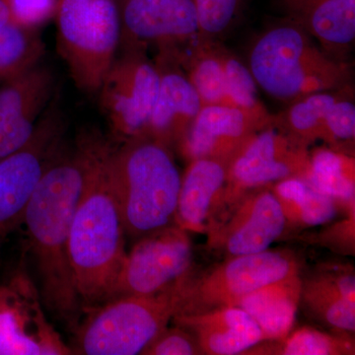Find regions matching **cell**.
Returning <instances> with one entry per match:
<instances>
[{"mask_svg": "<svg viewBox=\"0 0 355 355\" xmlns=\"http://www.w3.org/2000/svg\"><path fill=\"white\" fill-rule=\"evenodd\" d=\"M53 73L39 64L4 81L0 88V159L31 139L53 101Z\"/></svg>", "mask_w": 355, "mask_h": 355, "instance_id": "obj_14", "label": "cell"}, {"mask_svg": "<svg viewBox=\"0 0 355 355\" xmlns=\"http://www.w3.org/2000/svg\"><path fill=\"white\" fill-rule=\"evenodd\" d=\"M248 67L266 94L287 102L340 90L350 79L345 60L331 58L292 23L261 36L250 53Z\"/></svg>", "mask_w": 355, "mask_h": 355, "instance_id": "obj_4", "label": "cell"}, {"mask_svg": "<svg viewBox=\"0 0 355 355\" xmlns=\"http://www.w3.org/2000/svg\"><path fill=\"white\" fill-rule=\"evenodd\" d=\"M282 9L320 48L343 60L355 39V0H279Z\"/></svg>", "mask_w": 355, "mask_h": 355, "instance_id": "obj_19", "label": "cell"}, {"mask_svg": "<svg viewBox=\"0 0 355 355\" xmlns=\"http://www.w3.org/2000/svg\"><path fill=\"white\" fill-rule=\"evenodd\" d=\"M157 67L160 83L149 123L148 139L169 148L181 141L202 104L188 76L178 70Z\"/></svg>", "mask_w": 355, "mask_h": 355, "instance_id": "obj_20", "label": "cell"}, {"mask_svg": "<svg viewBox=\"0 0 355 355\" xmlns=\"http://www.w3.org/2000/svg\"><path fill=\"white\" fill-rule=\"evenodd\" d=\"M58 49L72 80L94 94L121 44L120 0H58Z\"/></svg>", "mask_w": 355, "mask_h": 355, "instance_id": "obj_5", "label": "cell"}, {"mask_svg": "<svg viewBox=\"0 0 355 355\" xmlns=\"http://www.w3.org/2000/svg\"><path fill=\"white\" fill-rule=\"evenodd\" d=\"M113 173L125 234L140 238L175 224L181 175L167 146L125 142L114 148Z\"/></svg>", "mask_w": 355, "mask_h": 355, "instance_id": "obj_3", "label": "cell"}, {"mask_svg": "<svg viewBox=\"0 0 355 355\" xmlns=\"http://www.w3.org/2000/svg\"><path fill=\"white\" fill-rule=\"evenodd\" d=\"M197 9L198 37L210 41L227 31L234 22L241 0H193Z\"/></svg>", "mask_w": 355, "mask_h": 355, "instance_id": "obj_30", "label": "cell"}, {"mask_svg": "<svg viewBox=\"0 0 355 355\" xmlns=\"http://www.w3.org/2000/svg\"><path fill=\"white\" fill-rule=\"evenodd\" d=\"M182 282L153 295L120 296L103 303L81 327L77 354H141L176 314Z\"/></svg>", "mask_w": 355, "mask_h": 355, "instance_id": "obj_6", "label": "cell"}, {"mask_svg": "<svg viewBox=\"0 0 355 355\" xmlns=\"http://www.w3.org/2000/svg\"><path fill=\"white\" fill-rule=\"evenodd\" d=\"M301 261L291 250L231 257L207 272L189 275L180 286L176 314H196L236 306L261 287L301 273ZM174 315V316H175Z\"/></svg>", "mask_w": 355, "mask_h": 355, "instance_id": "obj_7", "label": "cell"}, {"mask_svg": "<svg viewBox=\"0 0 355 355\" xmlns=\"http://www.w3.org/2000/svg\"><path fill=\"white\" fill-rule=\"evenodd\" d=\"M300 305L311 317L336 333L354 335L355 304L343 297L324 266L302 279Z\"/></svg>", "mask_w": 355, "mask_h": 355, "instance_id": "obj_23", "label": "cell"}, {"mask_svg": "<svg viewBox=\"0 0 355 355\" xmlns=\"http://www.w3.org/2000/svg\"><path fill=\"white\" fill-rule=\"evenodd\" d=\"M120 1H121V0H120Z\"/></svg>", "mask_w": 355, "mask_h": 355, "instance_id": "obj_35", "label": "cell"}, {"mask_svg": "<svg viewBox=\"0 0 355 355\" xmlns=\"http://www.w3.org/2000/svg\"><path fill=\"white\" fill-rule=\"evenodd\" d=\"M64 128V114L53 99L31 139L19 150L0 159V243L23 223L33 193L57 155Z\"/></svg>", "mask_w": 355, "mask_h": 355, "instance_id": "obj_9", "label": "cell"}, {"mask_svg": "<svg viewBox=\"0 0 355 355\" xmlns=\"http://www.w3.org/2000/svg\"><path fill=\"white\" fill-rule=\"evenodd\" d=\"M226 106L259 116H270L261 104L258 85L249 67L238 58L222 51Z\"/></svg>", "mask_w": 355, "mask_h": 355, "instance_id": "obj_29", "label": "cell"}, {"mask_svg": "<svg viewBox=\"0 0 355 355\" xmlns=\"http://www.w3.org/2000/svg\"><path fill=\"white\" fill-rule=\"evenodd\" d=\"M355 137V107L347 95L336 100L327 114L323 141L335 149L354 141Z\"/></svg>", "mask_w": 355, "mask_h": 355, "instance_id": "obj_31", "label": "cell"}, {"mask_svg": "<svg viewBox=\"0 0 355 355\" xmlns=\"http://www.w3.org/2000/svg\"><path fill=\"white\" fill-rule=\"evenodd\" d=\"M343 89L314 93L295 100L286 112L273 119V123L292 139L308 148L318 140L324 139L329 110L336 100L347 95Z\"/></svg>", "mask_w": 355, "mask_h": 355, "instance_id": "obj_25", "label": "cell"}, {"mask_svg": "<svg viewBox=\"0 0 355 355\" xmlns=\"http://www.w3.org/2000/svg\"><path fill=\"white\" fill-rule=\"evenodd\" d=\"M121 42L169 49L198 37L193 0H121Z\"/></svg>", "mask_w": 355, "mask_h": 355, "instance_id": "obj_16", "label": "cell"}, {"mask_svg": "<svg viewBox=\"0 0 355 355\" xmlns=\"http://www.w3.org/2000/svg\"><path fill=\"white\" fill-rule=\"evenodd\" d=\"M273 119L225 105L202 106L177 146L189 162L200 158L229 162L254 133L272 125Z\"/></svg>", "mask_w": 355, "mask_h": 355, "instance_id": "obj_15", "label": "cell"}, {"mask_svg": "<svg viewBox=\"0 0 355 355\" xmlns=\"http://www.w3.org/2000/svg\"><path fill=\"white\" fill-rule=\"evenodd\" d=\"M14 25L36 30L57 13L58 0H2Z\"/></svg>", "mask_w": 355, "mask_h": 355, "instance_id": "obj_32", "label": "cell"}, {"mask_svg": "<svg viewBox=\"0 0 355 355\" xmlns=\"http://www.w3.org/2000/svg\"><path fill=\"white\" fill-rule=\"evenodd\" d=\"M200 44L191 62L189 80L197 91L202 106L225 105L222 51L210 46L209 41Z\"/></svg>", "mask_w": 355, "mask_h": 355, "instance_id": "obj_28", "label": "cell"}, {"mask_svg": "<svg viewBox=\"0 0 355 355\" xmlns=\"http://www.w3.org/2000/svg\"><path fill=\"white\" fill-rule=\"evenodd\" d=\"M79 141L85 175L70 228L69 254L80 302L93 307L113 298L127 254L125 229L114 189L113 144L95 132Z\"/></svg>", "mask_w": 355, "mask_h": 355, "instance_id": "obj_1", "label": "cell"}, {"mask_svg": "<svg viewBox=\"0 0 355 355\" xmlns=\"http://www.w3.org/2000/svg\"><path fill=\"white\" fill-rule=\"evenodd\" d=\"M284 216L287 228L294 230L330 223L343 209L333 198L317 191L302 178H289L270 186Z\"/></svg>", "mask_w": 355, "mask_h": 355, "instance_id": "obj_22", "label": "cell"}, {"mask_svg": "<svg viewBox=\"0 0 355 355\" xmlns=\"http://www.w3.org/2000/svg\"><path fill=\"white\" fill-rule=\"evenodd\" d=\"M354 340L347 334L302 327L277 340H263L245 354L258 355H354Z\"/></svg>", "mask_w": 355, "mask_h": 355, "instance_id": "obj_26", "label": "cell"}, {"mask_svg": "<svg viewBox=\"0 0 355 355\" xmlns=\"http://www.w3.org/2000/svg\"><path fill=\"white\" fill-rule=\"evenodd\" d=\"M8 22H10L8 11L2 0H0V24H6Z\"/></svg>", "mask_w": 355, "mask_h": 355, "instance_id": "obj_34", "label": "cell"}, {"mask_svg": "<svg viewBox=\"0 0 355 355\" xmlns=\"http://www.w3.org/2000/svg\"><path fill=\"white\" fill-rule=\"evenodd\" d=\"M84 175L85 155L78 139L73 153L55 155L46 167L23 219L38 268L44 305L70 324L76 323L80 299L72 277L69 241Z\"/></svg>", "mask_w": 355, "mask_h": 355, "instance_id": "obj_2", "label": "cell"}, {"mask_svg": "<svg viewBox=\"0 0 355 355\" xmlns=\"http://www.w3.org/2000/svg\"><path fill=\"white\" fill-rule=\"evenodd\" d=\"M172 321L195 336L203 354H245L265 340L259 324L238 306L196 314H178Z\"/></svg>", "mask_w": 355, "mask_h": 355, "instance_id": "obj_18", "label": "cell"}, {"mask_svg": "<svg viewBox=\"0 0 355 355\" xmlns=\"http://www.w3.org/2000/svg\"><path fill=\"white\" fill-rule=\"evenodd\" d=\"M44 44L36 30L8 22L0 24V80L6 81L38 64Z\"/></svg>", "mask_w": 355, "mask_h": 355, "instance_id": "obj_27", "label": "cell"}, {"mask_svg": "<svg viewBox=\"0 0 355 355\" xmlns=\"http://www.w3.org/2000/svg\"><path fill=\"white\" fill-rule=\"evenodd\" d=\"M309 168L307 148L275 123L268 125L254 133L229 161L221 214L248 191L270 187L289 178L306 180Z\"/></svg>", "mask_w": 355, "mask_h": 355, "instance_id": "obj_10", "label": "cell"}, {"mask_svg": "<svg viewBox=\"0 0 355 355\" xmlns=\"http://www.w3.org/2000/svg\"><path fill=\"white\" fill-rule=\"evenodd\" d=\"M229 162L200 158L181 176L175 224L187 232L207 233L223 209Z\"/></svg>", "mask_w": 355, "mask_h": 355, "instance_id": "obj_17", "label": "cell"}, {"mask_svg": "<svg viewBox=\"0 0 355 355\" xmlns=\"http://www.w3.org/2000/svg\"><path fill=\"white\" fill-rule=\"evenodd\" d=\"M158 67L139 49H127L100 86V106L114 139L121 144L148 139L149 123L157 99Z\"/></svg>", "mask_w": 355, "mask_h": 355, "instance_id": "obj_8", "label": "cell"}, {"mask_svg": "<svg viewBox=\"0 0 355 355\" xmlns=\"http://www.w3.org/2000/svg\"><path fill=\"white\" fill-rule=\"evenodd\" d=\"M72 354L46 319L41 294L25 272L0 287V355Z\"/></svg>", "mask_w": 355, "mask_h": 355, "instance_id": "obj_13", "label": "cell"}, {"mask_svg": "<svg viewBox=\"0 0 355 355\" xmlns=\"http://www.w3.org/2000/svg\"><path fill=\"white\" fill-rule=\"evenodd\" d=\"M286 217L270 187L248 191L207 230V247L225 256L261 253L282 237Z\"/></svg>", "mask_w": 355, "mask_h": 355, "instance_id": "obj_12", "label": "cell"}, {"mask_svg": "<svg viewBox=\"0 0 355 355\" xmlns=\"http://www.w3.org/2000/svg\"><path fill=\"white\" fill-rule=\"evenodd\" d=\"M203 354L198 340L190 331L174 324L166 327L142 350L140 355H200Z\"/></svg>", "mask_w": 355, "mask_h": 355, "instance_id": "obj_33", "label": "cell"}, {"mask_svg": "<svg viewBox=\"0 0 355 355\" xmlns=\"http://www.w3.org/2000/svg\"><path fill=\"white\" fill-rule=\"evenodd\" d=\"M306 181L317 191L333 198L343 209L354 207V159L333 148H319L310 153Z\"/></svg>", "mask_w": 355, "mask_h": 355, "instance_id": "obj_24", "label": "cell"}, {"mask_svg": "<svg viewBox=\"0 0 355 355\" xmlns=\"http://www.w3.org/2000/svg\"><path fill=\"white\" fill-rule=\"evenodd\" d=\"M301 288L302 277L299 273L248 294L236 306L253 318L265 340H280L291 333L295 324Z\"/></svg>", "mask_w": 355, "mask_h": 355, "instance_id": "obj_21", "label": "cell"}, {"mask_svg": "<svg viewBox=\"0 0 355 355\" xmlns=\"http://www.w3.org/2000/svg\"><path fill=\"white\" fill-rule=\"evenodd\" d=\"M193 258L189 232L176 224L142 236L125 254L113 298L172 288L191 275Z\"/></svg>", "mask_w": 355, "mask_h": 355, "instance_id": "obj_11", "label": "cell"}]
</instances>
